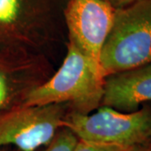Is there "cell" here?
<instances>
[{
    "instance_id": "obj_1",
    "label": "cell",
    "mask_w": 151,
    "mask_h": 151,
    "mask_svg": "<svg viewBox=\"0 0 151 151\" xmlns=\"http://www.w3.org/2000/svg\"><path fill=\"white\" fill-rule=\"evenodd\" d=\"M103 84L104 78L79 47L68 40L60 67L30 92L24 106L65 103L70 112L88 114L101 106Z\"/></svg>"
},
{
    "instance_id": "obj_2",
    "label": "cell",
    "mask_w": 151,
    "mask_h": 151,
    "mask_svg": "<svg viewBox=\"0 0 151 151\" xmlns=\"http://www.w3.org/2000/svg\"><path fill=\"white\" fill-rule=\"evenodd\" d=\"M151 62V0L115 9L100 55L104 77Z\"/></svg>"
},
{
    "instance_id": "obj_3",
    "label": "cell",
    "mask_w": 151,
    "mask_h": 151,
    "mask_svg": "<svg viewBox=\"0 0 151 151\" xmlns=\"http://www.w3.org/2000/svg\"><path fill=\"white\" fill-rule=\"evenodd\" d=\"M57 18V0H0V49L42 53Z\"/></svg>"
},
{
    "instance_id": "obj_4",
    "label": "cell",
    "mask_w": 151,
    "mask_h": 151,
    "mask_svg": "<svg viewBox=\"0 0 151 151\" xmlns=\"http://www.w3.org/2000/svg\"><path fill=\"white\" fill-rule=\"evenodd\" d=\"M63 128L70 130L78 139L128 150L151 140V107L131 113L107 106H100L88 114L69 111Z\"/></svg>"
},
{
    "instance_id": "obj_5",
    "label": "cell",
    "mask_w": 151,
    "mask_h": 151,
    "mask_svg": "<svg viewBox=\"0 0 151 151\" xmlns=\"http://www.w3.org/2000/svg\"><path fill=\"white\" fill-rule=\"evenodd\" d=\"M67 104L21 106L0 114V149L35 151L48 145L63 128Z\"/></svg>"
},
{
    "instance_id": "obj_6",
    "label": "cell",
    "mask_w": 151,
    "mask_h": 151,
    "mask_svg": "<svg viewBox=\"0 0 151 151\" xmlns=\"http://www.w3.org/2000/svg\"><path fill=\"white\" fill-rule=\"evenodd\" d=\"M52 74L42 53L0 49V114L24 106L30 92Z\"/></svg>"
},
{
    "instance_id": "obj_7",
    "label": "cell",
    "mask_w": 151,
    "mask_h": 151,
    "mask_svg": "<svg viewBox=\"0 0 151 151\" xmlns=\"http://www.w3.org/2000/svg\"><path fill=\"white\" fill-rule=\"evenodd\" d=\"M115 9L104 0H69L63 11L68 40L79 47L102 76L100 55L112 27Z\"/></svg>"
},
{
    "instance_id": "obj_8",
    "label": "cell",
    "mask_w": 151,
    "mask_h": 151,
    "mask_svg": "<svg viewBox=\"0 0 151 151\" xmlns=\"http://www.w3.org/2000/svg\"><path fill=\"white\" fill-rule=\"evenodd\" d=\"M151 101V62L104 79L101 106L120 112L138 110L141 103Z\"/></svg>"
},
{
    "instance_id": "obj_9",
    "label": "cell",
    "mask_w": 151,
    "mask_h": 151,
    "mask_svg": "<svg viewBox=\"0 0 151 151\" xmlns=\"http://www.w3.org/2000/svg\"><path fill=\"white\" fill-rule=\"evenodd\" d=\"M77 142L78 138L70 130L61 128L42 151H72Z\"/></svg>"
},
{
    "instance_id": "obj_10",
    "label": "cell",
    "mask_w": 151,
    "mask_h": 151,
    "mask_svg": "<svg viewBox=\"0 0 151 151\" xmlns=\"http://www.w3.org/2000/svg\"><path fill=\"white\" fill-rule=\"evenodd\" d=\"M129 150V149H128ZM127 149L116 145H99L78 139L72 151H126Z\"/></svg>"
},
{
    "instance_id": "obj_11",
    "label": "cell",
    "mask_w": 151,
    "mask_h": 151,
    "mask_svg": "<svg viewBox=\"0 0 151 151\" xmlns=\"http://www.w3.org/2000/svg\"><path fill=\"white\" fill-rule=\"evenodd\" d=\"M104 1L108 2L114 9H119V8H124L126 6L130 5L140 0H104Z\"/></svg>"
},
{
    "instance_id": "obj_12",
    "label": "cell",
    "mask_w": 151,
    "mask_h": 151,
    "mask_svg": "<svg viewBox=\"0 0 151 151\" xmlns=\"http://www.w3.org/2000/svg\"><path fill=\"white\" fill-rule=\"evenodd\" d=\"M126 151H151V140L139 145L134 146Z\"/></svg>"
},
{
    "instance_id": "obj_13",
    "label": "cell",
    "mask_w": 151,
    "mask_h": 151,
    "mask_svg": "<svg viewBox=\"0 0 151 151\" xmlns=\"http://www.w3.org/2000/svg\"><path fill=\"white\" fill-rule=\"evenodd\" d=\"M0 151H11V150H2V149H0Z\"/></svg>"
}]
</instances>
